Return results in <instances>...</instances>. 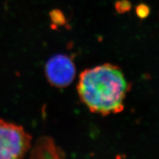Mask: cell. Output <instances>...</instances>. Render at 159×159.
<instances>
[{
    "label": "cell",
    "mask_w": 159,
    "mask_h": 159,
    "mask_svg": "<svg viewBox=\"0 0 159 159\" xmlns=\"http://www.w3.org/2000/svg\"><path fill=\"white\" fill-rule=\"evenodd\" d=\"M31 158H63L64 152L48 137L40 138L31 152Z\"/></svg>",
    "instance_id": "obj_4"
},
{
    "label": "cell",
    "mask_w": 159,
    "mask_h": 159,
    "mask_svg": "<svg viewBox=\"0 0 159 159\" xmlns=\"http://www.w3.org/2000/svg\"><path fill=\"white\" fill-rule=\"evenodd\" d=\"M44 71L48 82L57 88L69 86L76 76V67L72 59L62 54H56L50 58Z\"/></svg>",
    "instance_id": "obj_3"
},
{
    "label": "cell",
    "mask_w": 159,
    "mask_h": 159,
    "mask_svg": "<svg viewBox=\"0 0 159 159\" xmlns=\"http://www.w3.org/2000/svg\"><path fill=\"white\" fill-rule=\"evenodd\" d=\"M130 89L122 70L109 63L84 70L77 85L81 102L91 112L103 116L121 112Z\"/></svg>",
    "instance_id": "obj_1"
},
{
    "label": "cell",
    "mask_w": 159,
    "mask_h": 159,
    "mask_svg": "<svg viewBox=\"0 0 159 159\" xmlns=\"http://www.w3.org/2000/svg\"><path fill=\"white\" fill-rule=\"evenodd\" d=\"M31 140L22 126L0 119V159L24 158L31 148Z\"/></svg>",
    "instance_id": "obj_2"
},
{
    "label": "cell",
    "mask_w": 159,
    "mask_h": 159,
    "mask_svg": "<svg viewBox=\"0 0 159 159\" xmlns=\"http://www.w3.org/2000/svg\"><path fill=\"white\" fill-rule=\"evenodd\" d=\"M131 3L129 0H118L115 3V9L118 13L123 14L130 11Z\"/></svg>",
    "instance_id": "obj_5"
},
{
    "label": "cell",
    "mask_w": 159,
    "mask_h": 159,
    "mask_svg": "<svg viewBox=\"0 0 159 159\" xmlns=\"http://www.w3.org/2000/svg\"><path fill=\"white\" fill-rule=\"evenodd\" d=\"M151 9L148 5L145 3H140L135 8V13L137 17L141 19L147 18L150 14Z\"/></svg>",
    "instance_id": "obj_6"
}]
</instances>
